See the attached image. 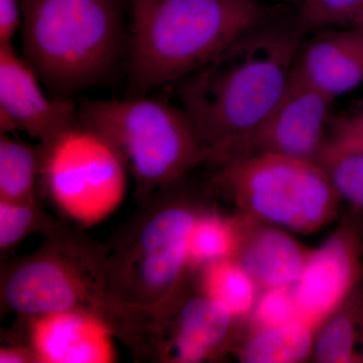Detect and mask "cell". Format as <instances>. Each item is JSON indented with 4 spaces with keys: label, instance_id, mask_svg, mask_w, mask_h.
<instances>
[{
    "label": "cell",
    "instance_id": "obj_15",
    "mask_svg": "<svg viewBox=\"0 0 363 363\" xmlns=\"http://www.w3.org/2000/svg\"><path fill=\"white\" fill-rule=\"evenodd\" d=\"M238 214L240 238L235 259L259 292L295 285L312 250L281 227Z\"/></svg>",
    "mask_w": 363,
    "mask_h": 363
},
{
    "label": "cell",
    "instance_id": "obj_25",
    "mask_svg": "<svg viewBox=\"0 0 363 363\" xmlns=\"http://www.w3.org/2000/svg\"><path fill=\"white\" fill-rule=\"evenodd\" d=\"M328 131L331 138L363 136V107L351 114L331 116Z\"/></svg>",
    "mask_w": 363,
    "mask_h": 363
},
{
    "label": "cell",
    "instance_id": "obj_7",
    "mask_svg": "<svg viewBox=\"0 0 363 363\" xmlns=\"http://www.w3.org/2000/svg\"><path fill=\"white\" fill-rule=\"evenodd\" d=\"M217 166L212 186L241 214L300 234L317 233L337 215L341 199L316 162L257 154Z\"/></svg>",
    "mask_w": 363,
    "mask_h": 363
},
{
    "label": "cell",
    "instance_id": "obj_4",
    "mask_svg": "<svg viewBox=\"0 0 363 363\" xmlns=\"http://www.w3.org/2000/svg\"><path fill=\"white\" fill-rule=\"evenodd\" d=\"M23 55L54 99L102 84L128 54V0H21Z\"/></svg>",
    "mask_w": 363,
    "mask_h": 363
},
{
    "label": "cell",
    "instance_id": "obj_23",
    "mask_svg": "<svg viewBox=\"0 0 363 363\" xmlns=\"http://www.w3.org/2000/svg\"><path fill=\"white\" fill-rule=\"evenodd\" d=\"M298 20L308 33L324 28H363V0H306Z\"/></svg>",
    "mask_w": 363,
    "mask_h": 363
},
{
    "label": "cell",
    "instance_id": "obj_1",
    "mask_svg": "<svg viewBox=\"0 0 363 363\" xmlns=\"http://www.w3.org/2000/svg\"><path fill=\"white\" fill-rule=\"evenodd\" d=\"M306 35L298 13L285 16L279 11L174 84L209 164L238 157L279 104Z\"/></svg>",
    "mask_w": 363,
    "mask_h": 363
},
{
    "label": "cell",
    "instance_id": "obj_28",
    "mask_svg": "<svg viewBox=\"0 0 363 363\" xmlns=\"http://www.w3.org/2000/svg\"><path fill=\"white\" fill-rule=\"evenodd\" d=\"M328 138L332 140V142L339 143V145H344V147L363 150V136L350 138H331L328 136Z\"/></svg>",
    "mask_w": 363,
    "mask_h": 363
},
{
    "label": "cell",
    "instance_id": "obj_10",
    "mask_svg": "<svg viewBox=\"0 0 363 363\" xmlns=\"http://www.w3.org/2000/svg\"><path fill=\"white\" fill-rule=\"evenodd\" d=\"M363 238L354 222H344L311 250L293 286L298 320L319 328L360 285L363 277Z\"/></svg>",
    "mask_w": 363,
    "mask_h": 363
},
{
    "label": "cell",
    "instance_id": "obj_8",
    "mask_svg": "<svg viewBox=\"0 0 363 363\" xmlns=\"http://www.w3.org/2000/svg\"><path fill=\"white\" fill-rule=\"evenodd\" d=\"M39 186L60 213L89 227L118 209L130 175L121 155L100 131L79 116L38 145Z\"/></svg>",
    "mask_w": 363,
    "mask_h": 363
},
{
    "label": "cell",
    "instance_id": "obj_6",
    "mask_svg": "<svg viewBox=\"0 0 363 363\" xmlns=\"http://www.w3.org/2000/svg\"><path fill=\"white\" fill-rule=\"evenodd\" d=\"M105 259V245L62 223L35 252L2 267V310L23 319L88 310L113 325L116 310L107 294Z\"/></svg>",
    "mask_w": 363,
    "mask_h": 363
},
{
    "label": "cell",
    "instance_id": "obj_12",
    "mask_svg": "<svg viewBox=\"0 0 363 363\" xmlns=\"http://www.w3.org/2000/svg\"><path fill=\"white\" fill-rule=\"evenodd\" d=\"M35 72L11 43L0 44V130L26 131L39 143L56 135L79 117L72 98L50 99Z\"/></svg>",
    "mask_w": 363,
    "mask_h": 363
},
{
    "label": "cell",
    "instance_id": "obj_19",
    "mask_svg": "<svg viewBox=\"0 0 363 363\" xmlns=\"http://www.w3.org/2000/svg\"><path fill=\"white\" fill-rule=\"evenodd\" d=\"M240 238L238 215L227 217L202 210L189 238V271H200L211 262L235 257Z\"/></svg>",
    "mask_w": 363,
    "mask_h": 363
},
{
    "label": "cell",
    "instance_id": "obj_9",
    "mask_svg": "<svg viewBox=\"0 0 363 363\" xmlns=\"http://www.w3.org/2000/svg\"><path fill=\"white\" fill-rule=\"evenodd\" d=\"M240 320L201 292L186 298L182 293L152 320L145 343L164 362H209L235 347Z\"/></svg>",
    "mask_w": 363,
    "mask_h": 363
},
{
    "label": "cell",
    "instance_id": "obj_14",
    "mask_svg": "<svg viewBox=\"0 0 363 363\" xmlns=\"http://www.w3.org/2000/svg\"><path fill=\"white\" fill-rule=\"evenodd\" d=\"M303 40L293 73L334 100L363 83V28H324Z\"/></svg>",
    "mask_w": 363,
    "mask_h": 363
},
{
    "label": "cell",
    "instance_id": "obj_21",
    "mask_svg": "<svg viewBox=\"0 0 363 363\" xmlns=\"http://www.w3.org/2000/svg\"><path fill=\"white\" fill-rule=\"evenodd\" d=\"M316 162L339 198L363 213V150L344 147L327 138Z\"/></svg>",
    "mask_w": 363,
    "mask_h": 363
},
{
    "label": "cell",
    "instance_id": "obj_22",
    "mask_svg": "<svg viewBox=\"0 0 363 363\" xmlns=\"http://www.w3.org/2000/svg\"><path fill=\"white\" fill-rule=\"evenodd\" d=\"M61 224L45 211L39 198L21 202L0 200V250L9 252L30 234L45 236Z\"/></svg>",
    "mask_w": 363,
    "mask_h": 363
},
{
    "label": "cell",
    "instance_id": "obj_17",
    "mask_svg": "<svg viewBox=\"0 0 363 363\" xmlns=\"http://www.w3.org/2000/svg\"><path fill=\"white\" fill-rule=\"evenodd\" d=\"M362 311L363 292L359 285L317 329L311 357L315 362H363V355L355 348Z\"/></svg>",
    "mask_w": 363,
    "mask_h": 363
},
{
    "label": "cell",
    "instance_id": "obj_30",
    "mask_svg": "<svg viewBox=\"0 0 363 363\" xmlns=\"http://www.w3.org/2000/svg\"><path fill=\"white\" fill-rule=\"evenodd\" d=\"M360 333H362V342H363V311H362V320H360Z\"/></svg>",
    "mask_w": 363,
    "mask_h": 363
},
{
    "label": "cell",
    "instance_id": "obj_26",
    "mask_svg": "<svg viewBox=\"0 0 363 363\" xmlns=\"http://www.w3.org/2000/svg\"><path fill=\"white\" fill-rule=\"evenodd\" d=\"M21 23V0H0V44L11 43Z\"/></svg>",
    "mask_w": 363,
    "mask_h": 363
},
{
    "label": "cell",
    "instance_id": "obj_13",
    "mask_svg": "<svg viewBox=\"0 0 363 363\" xmlns=\"http://www.w3.org/2000/svg\"><path fill=\"white\" fill-rule=\"evenodd\" d=\"M26 320V345L35 353L38 363L116 362V329L99 313L67 310Z\"/></svg>",
    "mask_w": 363,
    "mask_h": 363
},
{
    "label": "cell",
    "instance_id": "obj_16",
    "mask_svg": "<svg viewBox=\"0 0 363 363\" xmlns=\"http://www.w3.org/2000/svg\"><path fill=\"white\" fill-rule=\"evenodd\" d=\"M316 331L301 320L272 328L248 327L234 350L240 362H303L312 357Z\"/></svg>",
    "mask_w": 363,
    "mask_h": 363
},
{
    "label": "cell",
    "instance_id": "obj_3",
    "mask_svg": "<svg viewBox=\"0 0 363 363\" xmlns=\"http://www.w3.org/2000/svg\"><path fill=\"white\" fill-rule=\"evenodd\" d=\"M184 179L138 201V211L105 245L109 301L145 323L183 292L189 238L204 210L182 188Z\"/></svg>",
    "mask_w": 363,
    "mask_h": 363
},
{
    "label": "cell",
    "instance_id": "obj_2",
    "mask_svg": "<svg viewBox=\"0 0 363 363\" xmlns=\"http://www.w3.org/2000/svg\"><path fill=\"white\" fill-rule=\"evenodd\" d=\"M126 97L175 84L281 11L259 0H128Z\"/></svg>",
    "mask_w": 363,
    "mask_h": 363
},
{
    "label": "cell",
    "instance_id": "obj_24",
    "mask_svg": "<svg viewBox=\"0 0 363 363\" xmlns=\"http://www.w3.org/2000/svg\"><path fill=\"white\" fill-rule=\"evenodd\" d=\"M247 318L250 328H272L298 320L293 286L259 292Z\"/></svg>",
    "mask_w": 363,
    "mask_h": 363
},
{
    "label": "cell",
    "instance_id": "obj_18",
    "mask_svg": "<svg viewBox=\"0 0 363 363\" xmlns=\"http://www.w3.org/2000/svg\"><path fill=\"white\" fill-rule=\"evenodd\" d=\"M200 292L238 319L247 318L259 290L235 257L217 260L200 269Z\"/></svg>",
    "mask_w": 363,
    "mask_h": 363
},
{
    "label": "cell",
    "instance_id": "obj_11",
    "mask_svg": "<svg viewBox=\"0 0 363 363\" xmlns=\"http://www.w3.org/2000/svg\"><path fill=\"white\" fill-rule=\"evenodd\" d=\"M333 102L292 71L279 104L235 157L276 154L316 162L328 138Z\"/></svg>",
    "mask_w": 363,
    "mask_h": 363
},
{
    "label": "cell",
    "instance_id": "obj_5",
    "mask_svg": "<svg viewBox=\"0 0 363 363\" xmlns=\"http://www.w3.org/2000/svg\"><path fill=\"white\" fill-rule=\"evenodd\" d=\"M79 116L112 143L138 201L182 180L209 155L182 107L145 96L85 100Z\"/></svg>",
    "mask_w": 363,
    "mask_h": 363
},
{
    "label": "cell",
    "instance_id": "obj_27",
    "mask_svg": "<svg viewBox=\"0 0 363 363\" xmlns=\"http://www.w3.org/2000/svg\"><path fill=\"white\" fill-rule=\"evenodd\" d=\"M38 362L37 357L28 345H11L0 350V363Z\"/></svg>",
    "mask_w": 363,
    "mask_h": 363
},
{
    "label": "cell",
    "instance_id": "obj_29",
    "mask_svg": "<svg viewBox=\"0 0 363 363\" xmlns=\"http://www.w3.org/2000/svg\"><path fill=\"white\" fill-rule=\"evenodd\" d=\"M286 2H294V4H297L298 7L301 6V4H304L306 0H285Z\"/></svg>",
    "mask_w": 363,
    "mask_h": 363
},
{
    "label": "cell",
    "instance_id": "obj_20",
    "mask_svg": "<svg viewBox=\"0 0 363 363\" xmlns=\"http://www.w3.org/2000/svg\"><path fill=\"white\" fill-rule=\"evenodd\" d=\"M40 156L37 147L0 135V200L37 199Z\"/></svg>",
    "mask_w": 363,
    "mask_h": 363
}]
</instances>
